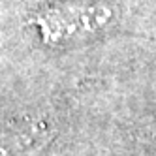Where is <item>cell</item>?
Instances as JSON below:
<instances>
[{"mask_svg": "<svg viewBox=\"0 0 156 156\" xmlns=\"http://www.w3.org/2000/svg\"><path fill=\"white\" fill-rule=\"evenodd\" d=\"M92 21L100 23V13L90 8H70V9H57L53 13H47L40 23L45 25L47 30H53L57 36L70 34V32L81 28V27H90Z\"/></svg>", "mask_w": 156, "mask_h": 156, "instance_id": "6da1fadb", "label": "cell"}]
</instances>
